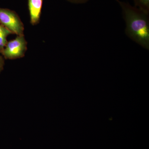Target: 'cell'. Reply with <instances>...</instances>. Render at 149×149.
Masks as SVG:
<instances>
[{
	"label": "cell",
	"mask_w": 149,
	"mask_h": 149,
	"mask_svg": "<svg viewBox=\"0 0 149 149\" xmlns=\"http://www.w3.org/2000/svg\"><path fill=\"white\" fill-rule=\"evenodd\" d=\"M116 1L122 9L126 24L125 34L139 45L149 50V13L130 5L128 3Z\"/></svg>",
	"instance_id": "1"
},
{
	"label": "cell",
	"mask_w": 149,
	"mask_h": 149,
	"mask_svg": "<svg viewBox=\"0 0 149 149\" xmlns=\"http://www.w3.org/2000/svg\"><path fill=\"white\" fill-rule=\"evenodd\" d=\"M0 23L12 34L17 36L24 35V24L14 11L0 8Z\"/></svg>",
	"instance_id": "2"
},
{
	"label": "cell",
	"mask_w": 149,
	"mask_h": 149,
	"mask_svg": "<svg viewBox=\"0 0 149 149\" xmlns=\"http://www.w3.org/2000/svg\"><path fill=\"white\" fill-rule=\"evenodd\" d=\"M27 50V42L24 35H18L7 42L1 54L6 59H16L23 57Z\"/></svg>",
	"instance_id": "3"
},
{
	"label": "cell",
	"mask_w": 149,
	"mask_h": 149,
	"mask_svg": "<svg viewBox=\"0 0 149 149\" xmlns=\"http://www.w3.org/2000/svg\"><path fill=\"white\" fill-rule=\"evenodd\" d=\"M43 0H28L30 23L36 25L40 22Z\"/></svg>",
	"instance_id": "4"
},
{
	"label": "cell",
	"mask_w": 149,
	"mask_h": 149,
	"mask_svg": "<svg viewBox=\"0 0 149 149\" xmlns=\"http://www.w3.org/2000/svg\"><path fill=\"white\" fill-rule=\"evenodd\" d=\"M10 34L12 32L0 23V53L2 52L8 42L7 38Z\"/></svg>",
	"instance_id": "5"
},
{
	"label": "cell",
	"mask_w": 149,
	"mask_h": 149,
	"mask_svg": "<svg viewBox=\"0 0 149 149\" xmlns=\"http://www.w3.org/2000/svg\"><path fill=\"white\" fill-rule=\"evenodd\" d=\"M135 6L141 10L149 13V0H133Z\"/></svg>",
	"instance_id": "6"
},
{
	"label": "cell",
	"mask_w": 149,
	"mask_h": 149,
	"mask_svg": "<svg viewBox=\"0 0 149 149\" xmlns=\"http://www.w3.org/2000/svg\"><path fill=\"white\" fill-rule=\"evenodd\" d=\"M66 1L73 3L82 4L87 2L89 0H66Z\"/></svg>",
	"instance_id": "7"
},
{
	"label": "cell",
	"mask_w": 149,
	"mask_h": 149,
	"mask_svg": "<svg viewBox=\"0 0 149 149\" xmlns=\"http://www.w3.org/2000/svg\"><path fill=\"white\" fill-rule=\"evenodd\" d=\"M4 65V60L2 56H0V73L3 68Z\"/></svg>",
	"instance_id": "8"
}]
</instances>
